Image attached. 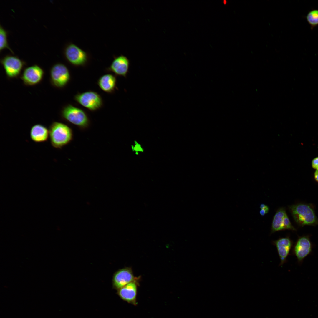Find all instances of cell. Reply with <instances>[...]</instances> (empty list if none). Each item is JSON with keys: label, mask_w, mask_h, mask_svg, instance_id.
I'll use <instances>...</instances> for the list:
<instances>
[{"label": "cell", "mask_w": 318, "mask_h": 318, "mask_svg": "<svg viewBox=\"0 0 318 318\" xmlns=\"http://www.w3.org/2000/svg\"><path fill=\"white\" fill-rule=\"evenodd\" d=\"M312 245L308 236L299 237L294 246V253L299 262L309 254L311 251Z\"/></svg>", "instance_id": "13"}, {"label": "cell", "mask_w": 318, "mask_h": 318, "mask_svg": "<svg viewBox=\"0 0 318 318\" xmlns=\"http://www.w3.org/2000/svg\"><path fill=\"white\" fill-rule=\"evenodd\" d=\"M141 276L136 277L132 281L118 290V294L124 300L134 305H136L138 287L139 285Z\"/></svg>", "instance_id": "10"}, {"label": "cell", "mask_w": 318, "mask_h": 318, "mask_svg": "<svg viewBox=\"0 0 318 318\" xmlns=\"http://www.w3.org/2000/svg\"><path fill=\"white\" fill-rule=\"evenodd\" d=\"M272 243L276 247L280 260L279 266H281L286 261L287 258L292 247V241L288 237H282L273 241Z\"/></svg>", "instance_id": "12"}, {"label": "cell", "mask_w": 318, "mask_h": 318, "mask_svg": "<svg viewBox=\"0 0 318 318\" xmlns=\"http://www.w3.org/2000/svg\"><path fill=\"white\" fill-rule=\"evenodd\" d=\"M117 80L115 76L108 74L101 76L97 81V84L103 91L108 93L114 91L116 86Z\"/></svg>", "instance_id": "15"}, {"label": "cell", "mask_w": 318, "mask_h": 318, "mask_svg": "<svg viewBox=\"0 0 318 318\" xmlns=\"http://www.w3.org/2000/svg\"><path fill=\"white\" fill-rule=\"evenodd\" d=\"M31 140L37 143L45 142L49 137V130L46 127L41 124H36L31 128L30 132Z\"/></svg>", "instance_id": "14"}, {"label": "cell", "mask_w": 318, "mask_h": 318, "mask_svg": "<svg viewBox=\"0 0 318 318\" xmlns=\"http://www.w3.org/2000/svg\"><path fill=\"white\" fill-rule=\"evenodd\" d=\"M49 130L51 144L54 148L61 149L73 140V130L65 124L54 122L50 125Z\"/></svg>", "instance_id": "1"}, {"label": "cell", "mask_w": 318, "mask_h": 318, "mask_svg": "<svg viewBox=\"0 0 318 318\" xmlns=\"http://www.w3.org/2000/svg\"><path fill=\"white\" fill-rule=\"evenodd\" d=\"M61 115L66 121L77 126L80 129L85 130L89 126L90 120L86 113L71 105L68 104L63 107Z\"/></svg>", "instance_id": "3"}, {"label": "cell", "mask_w": 318, "mask_h": 318, "mask_svg": "<svg viewBox=\"0 0 318 318\" xmlns=\"http://www.w3.org/2000/svg\"><path fill=\"white\" fill-rule=\"evenodd\" d=\"M284 230H290L293 231L296 230L295 228L292 225L287 215L284 218Z\"/></svg>", "instance_id": "19"}, {"label": "cell", "mask_w": 318, "mask_h": 318, "mask_svg": "<svg viewBox=\"0 0 318 318\" xmlns=\"http://www.w3.org/2000/svg\"><path fill=\"white\" fill-rule=\"evenodd\" d=\"M63 52L67 61L74 66H85L89 61V54L72 43L69 42L66 45Z\"/></svg>", "instance_id": "4"}, {"label": "cell", "mask_w": 318, "mask_h": 318, "mask_svg": "<svg viewBox=\"0 0 318 318\" xmlns=\"http://www.w3.org/2000/svg\"><path fill=\"white\" fill-rule=\"evenodd\" d=\"M7 31L1 25L0 26V51L1 52L5 49H8L11 53H14L9 46L7 40Z\"/></svg>", "instance_id": "17"}, {"label": "cell", "mask_w": 318, "mask_h": 318, "mask_svg": "<svg viewBox=\"0 0 318 318\" xmlns=\"http://www.w3.org/2000/svg\"><path fill=\"white\" fill-rule=\"evenodd\" d=\"M307 22L312 29L318 25V9L309 11L306 16Z\"/></svg>", "instance_id": "18"}, {"label": "cell", "mask_w": 318, "mask_h": 318, "mask_svg": "<svg viewBox=\"0 0 318 318\" xmlns=\"http://www.w3.org/2000/svg\"><path fill=\"white\" fill-rule=\"evenodd\" d=\"M266 205L264 204H261L260 205V208L261 209H264Z\"/></svg>", "instance_id": "24"}, {"label": "cell", "mask_w": 318, "mask_h": 318, "mask_svg": "<svg viewBox=\"0 0 318 318\" xmlns=\"http://www.w3.org/2000/svg\"><path fill=\"white\" fill-rule=\"evenodd\" d=\"M7 77L10 79L17 77L21 74L25 63L18 57L6 55L0 60Z\"/></svg>", "instance_id": "6"}, {"label": "cell", "mask_w": 318, "mask_h": 318, "mask_svg": "<svg viewBox=\"0 0 318 318\" xmlns=\"http://www.w3.org/2000/svg\"><path fill=\"white\" fill-rule=\"evenodd\" d=\"M130 65V62L128 58L120 55L114 57L107 69L116 75L126 77L129 72Z\"/></svg>", "instance_id": "11"}, {"label": "cell", "mask_w": 318, "mask_h": 318, "mask_svg": "<svg viewBox=\"0 0 318 318\" xmlns=\"http://www.w3.org/2000/svg\"><path fill=\"white\" fill-rule=\"evenodd\" d=\"M50 81L52 84L58 88L65 87L69 82L70 75L69 71L64 64L58 63L54 64L50 71Z\"/></svg>", "instance_id": "5"}, {"label": "cell", "mask_w": 318, "mask_h": 318, "mask_svg": "<svg viewBox=\"0 0 318 318\" xmlns=\"http://www.w3.org/2000/svg\"><path fill=\"white\" fill-rule=\"evenodd\" d=\"M286 215L287 214L286 211L284 208H280L278 209L273 217L271 229V233L284 230V220Z\"/></svg>", "instance_id": "16"}, {"label": "cell", "mask_w": 318, "mask_h": 318, "mask_svg": "<svg viewBox=\"0 0 318 318\" xmlns=\"http://www.w3.org/2000/svg\"><path fill=\"white\" fill-rule=\"evenodd\" d=\"M312 168L316 170H318V157L314 158L312 161Z\"/></svg>", "instance_id": "20"}, {"label": "cell", "mask_w": 318, "mask_h": 318, "mask_svg": "<svg viewBox=\"0 0 318 318\" xmlns=\"http://www.w3.org/2000/svg\"><path fill=\"white\" fill-rule=\"evenodd\" d=\"M293 217L299 226L318 225V219L313 206L310 204L300 203L289 206Z\"/></svg>", "instance_id": "2"}, {"label": "cell", "mask_w": 318, "mask_h": 318, "mask_svg": "<svg viewBox=\"0 0 318 318\" xmlns=\"http://www.w3.org/2000/svg\"><path fill=\"white\" fill-rule=\"evenodd\" d=\"M314 178L316 181L318 183V170H316L315 171Z\"/></svg>", "instance_id": "22"}, {"label": "cell", "mask_w": 318, "mask_h": 318, "mask_svg": "<svg viewBox=\"0 0 318 318\" xmlns=\"http://www.w3.org/2000/svg\"><path fill=\"white\" fill-rule=\"evenodd\" d=\"M136 278L134 276L131 268L126 267L119 269L113 275L112 280L113 286L118 290L134 280Z\"/></svg>", "instance_id": "9"}, {"label": "cell", "mask_w": 318, "mask_h": 318, "mask_svg": "<svg viewBox=\"0 0 318 318\" xmlns=\"http://www.w3.org/2000/svg\"><path fill=\"white\" fill-rule=\"evenodd\" d=\"M44 75L43 69L37 65L34 64L25 68L21 77L24 85L33 86L40 83Z\"/></svg>", "instance_id": "8"}, {"label": "cell", "mask_w": 318, "mask_h": 318, "mask_svg": "<svg viewBox=\"0 0 318 318\" xmlns=\"http://www.w3.org/2000/svg\"><path fill=\"white\" fill-rule=\"evenodd\" d=\"M74 99L79 104L91 111L99 109L103 105L100 95L93 91L78 93L75 95Z\"/></svg>", "instance_id": "7"}, {"label": "cell", "mask_w": 318, "mask_h": 318, "mask_svg": "<svg viewBox=\"0 0 318 318\" xmlns=\"http://www.w3.org/2000/svg\"><path fill=\"white\" fill-rule=\"evenodd\" d=\"M259 213L262 216H264L267 213L266 211L264 209H261Z\"/></svg>", "instance_id": "23"}, {"label": "cell", "mask_w": 318, "mask_h": 318, "mask_svg": "<svg viewBox=\"0 0 318 318\" xmlns=\"http://www.w3.org/2000/svg\"><path fill=\"white\" fill-rule=\"evenodd\" d=\"M135 144L134 146H132V150L133 149L134 151L139 152H142L143 151V150L142 148V147L140 145L139 143H138L137 142H136V143H135Z\"/></svg>", "instance_id": "21"}]
</instances>
